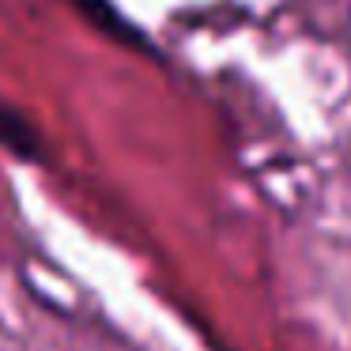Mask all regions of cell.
<instances>
[{"instance_id": "6da1fadb", "label": "cell", "mask_w": 351, "mask_h": 351, "mask_svg": "<svg viewBox=\"0 0 351 351\" xmlns=\"http://www.w3.org/2000/svg\"><path fill=\"white\" fill-rule=\"evenodd\" d=\"M72 8H76L80 16H84L99 34H106V38L121 42V46H129V49H132V46H136V49H155L152 38L140 31V23L125 16V12L117 8L114 0H72Z\"/></svg>"}, {"instance_id": "7a4b0ae2", "label": "cell", "mask_w": 351, "mask_h": 351, "mask_svg": "<svg viewBox=\"0 0 351 351\" xmlns=\"http://www.w3.org/2000/svg\"><path fill=\"white\" fill-rule=\"evenodd\" d=\"M0 152H8L19 162L46 159V140H42V132L31 125V117L23 110H16L4 99H0Z\"/></svg>"}]
</instances>
